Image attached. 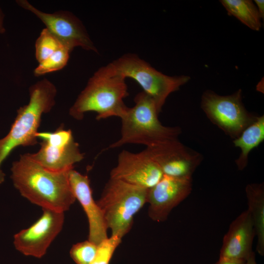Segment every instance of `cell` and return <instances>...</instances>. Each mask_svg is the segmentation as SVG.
Instances as JSON below:
<instances>
[{
    "mask_svg": "<svg viewBox=\"0 0 264 264\" xmlns=\"http://www.w3.org/2000/svg\"><path fill=\"white\" fill-rule=\"evenodd\" d=\"M98 245L88 240L72 245L70 256L76 264H90L96 255Z\"/></svg>",
    "mask_w": 264,
    "mask_h": 264,
    "instance_id": "cell-21",
    "label": "cell"
},
{
    "mask_svg": "<svg viewBox=\"0 0 264 264\" xmlns=\"http://www.w3.org/2000/svg\"><path fill=\"white\" fill-rule=\"evenodd\" d=\"M71 52L65 46L60 48L47 59L39 63L34 70V75L39 77L62 69L66 65Z\"/></svg>",
    "mask_w": 264,
    "mask_h": 264,
    "instance_id": "cell-19",
    "label": "cell"
},
{
    "mask_svg": "<svg viewBox=\"0 0 264 264\" xmlns=\"http://www.w3.org/2000/svg\"><path fill=\"white\" fill-rule=\"evenodd\" d=\"M118 236H111L98 245L97 251L90 264H110L113 254L121 242Z\"/></svg>",
    "mask_w": 264,
    "mask_h": 264,
    "instance_id": "cell-22",
    "label": "cell"
},
{
    "mask_svg": "<svg viewBox=\"0 0 264 264\" xmlns=\"http://www.w3.org/2000/svg\"><path fill=\"white\" fill-rule=\"evenodd\" d=\"M146 150L163 175L173 177H192L201 160L199 154L189 150L177 139L162 142Z\"/></svg>",
    "mask_w": 264,
    "mask_h": 264,
    "instance_id": "cell-13",
    "label": "cell"
},
{
    "mask_svg": "<svg viewBox=\"0 0 264 264\" xmlns=\"http://www.w3.org/2000/svg\"><path fill=\"white\" fill-rule=\"evenodd\" d=\"M248 208L257 237L256 250L264 255V188L263 184H250L245 188Z\"/></svg>",
    "mask_w": 264,
    "mask_h": 264,
    "instance_id": "cell-16",
    "label": "cell"
},
{
    "mask_svg": "<svg viewBox=\"0 0 264 264\" xmlns=\"http://www.w3.org/2000/svg\"><path fill=\"white\" fill-rule=\"evenodd\" d=\"M255 236L252 217L247 209L231 223L223 239L219 259L246 261L253 252Z\"/></svg>",
    "mask_w": 264,
    "mask_h": 264,
    "instance_id": "cell-15",
    "label": "cell"
},
{
    "mask_svg": "<svg viewBox=\"0 0 264 264\" xmlns=\"http://www.w3.org/2000/svg\"><path fill=\"white\" fill-rule=\"evenodd\" d=\"M264 140V116L256 117L233 141L236 147L241 150L236 163L240 170L247 165L248 156L250 151Z\"/></svg>",
    "mask_w": 264,
    "mask_h": 264,
    "instance_id": "cell-17",
    "label": "cell"
},
{
    "mask_svg": "<svg viewBox=\"0 0 264 264\" xmlns=\"http://www.w3.org/2000/svg\"><path fill=\"white\" fill-rule=\"evenodd\" d=\"M163 175L146 149L137 153L124 150L118 154L117 165L111 170L110 178L148 190L156 184Z\"/></svg>",
    "mask_w": 264,
    "mask_h": 264,
    "instance_id": "cell-11",
    "label": "cell"
},
{
    "mask_svg": "<svg viewBox=\"0 0 264 264\" xmlns=\"http://www.w3.org/2000/svg\"><path fill=\"white\" fill-rule=\"evenodd\" d=\"M192 177H176L163 175L160 180L148 189V215L153 220H166L170 212L191 193Z\"/></svg>",
    "mask_w": 264,
    "mask_h": 264,
    "instance_id": "cell-12",
    "label": "cell"
},
{
    "mask_svg": "<svg viewBox=\"0 0 264 264\" xmlns=\"http://www.w3.org/2000/svg\"><path fill=\"white\" fill-rule=\"evenodd\" d=\"M201 106L209 118L231 136L238 137L254 120L244 107L239 90L228 96L206 91Z\"/></svg>",
    "mask_w": 264,
    "mask_h": 264,
    "instance_id": "cell-9",
    "label": "cell"
},
{
    "mask_svg": "<svg viewBox=\"0 0 264 264\" xmlns=\"http://www.w3.org/2000/svg\"><path fill=\"white\" fill-rule=\"evenodd\" d=\"M4 15L0 6V34L5 32L6 29L4 24Z\"/></svg>",
    "mask_w": 264,
    "mask_h": 264,
    "instance_id": "cell-25",
    "label": "cell"
},
{
    "mask_svg": "<svg viewBox=\"0 0 264 264\" xmlns=\"http://www.w3.org/2000/svg\"><path fill=\"white\" fill-rule=\"evenodd\" d=\"M43 214L32 225L14 236L17 250L25 256L43 257L62 229L64 213L43 209Z\"/></svg>",
    "mask_w": 264,
    "mask_h": 264,
    "instance_id": "cell-10",
    "label": "cell"
},
{
    "mask_svg": "<svg viewBox=\"0 0 264 264\" xmlns=\"http://www.w3.org/2000/svg\"><path fill=\"white\" fill-rule=\"evenodd\" d=\"M228 15L233 16L249 28L259 31L261 18L257 7L250 0H221Z\"/></svg>",
    "mask_w": 264,
    "mask_h": 264,
    "instance_id": "cell-18",
    "label": "cell"
},
{
    "mask_svg": "<svg viewBox=\"0 0 264 264\" xmlns=\"http://www.w3.org/2000/svg\"><path fill=\"white\" fill-rule=\"evenodd\" d=\"M134 105L128 108L121 118L120 138L109 148H119L127 144H138L147 147L162 142L177 139L179 128L163 126L158 118V112L154 99L143 91L134 98Z\"/></svg>",
    "mask_w": 264,
    "mask_h": 264,
    "instance_id": "cell-4",
    "label": "cell"
},
{
    "mask_svg": "<svg viewBox=\"0 0 264 264\" xmlns=\"http://www.w3.org/2000/svg\"><path fill=\"white\" fill-rule=\"evenodd\" d=\"M114 74L136 81L154 101L158 113L172 92L188 82V76L166 75L134 54H126L106 65Z\"/></svg>",
    "mask_w": 264,
    "mask_h": 264,
    "instance_id": "cell-6",
    "label": "cell"
},
{
    "mask_svg": "<svg viewBox=\"0 0 264 264\" xmlns=\"http://www.w3.org/2000/svg\"><path fill=\"white\" fill-rule=\"evenodd\" d=\"M38 138L42 141L36 153L31 157L44 168L54 172H67L74 165L84 159L78 144L70 130L61 126L53 132H38Z\"/></svg>",
    "mask_w": 264,
    "mask_h": 264,
    "instance_id": "cell-7",
    "label": "cell"
},
{
    "mask_svg": "<svg viewBox=\"0 0 264 264\" xmlns=\"http://www.w3.org/2000/svg\"><path fill=\"white\" fill-rule=\"evenodd\" d=\"M256 6L257 7L260 17L261 19L264 18V0H255Z\"/></svg>",
    "mask_w": 264,
    "mask_h": 264,
    "instance_id": "cell-23",
    "label": "cell"
},
{
    "mask_svg": "<svg viewBox=\"0 0 264 264\" xmlns=\"http://www.w3.org/2000/svg\"><path fill=\"white\" fill-rule=\"evenodd\" d=\"M69 184L76 198L82 206L88 222V240L96 245L107 239V228L102 212L93 199L88 176L72 169L68 172Z\"/></svg>",
    "mask_w": 264,
    "mask_h": 264,
    "instance_id": "cell-14",
    "label": "cell"
},
{
    "mask_svg": "<svg viewBox=\"0 0 264 264\" xmlns=\"http://www.w3.org/2000/svg\"><path fill=\"white\" fill-rule=\"evenodd\" d=\"M245 261L244 260H220L215 264H245Z\"/></svg>",
    "mask_w": 264,
    "mask_h": 264,
    "instance_id": "cell-24",
    "label": "cell"
},
{
    "mask_svg": "<svg viewBox=\"0 0 264 264\" xmlns=\"http://www.w3.org/2000/svg\"><path fill=\"white\" fill-rule=\"evenodd\" d=\"M63 46H65L48 29L44 28L36 41V59L39 63Z\"/></svg>",
    "mask_w": 264,
    "mask_h": 264,
    "instance_id": "cell-20",
    "label": "cell"
},
{
    "mask_svg": "<svg viewBox=\"0 0 264 264\" xmlns=\"http://www.w3.org/2000/svg\"><path fill=\"white\" fill-rule=\"evenodd\" d=\"M16 2L19 6L40 19L45 28L70 51L76 47H80L97 52L82 22L72 13L63 10L48 13L41 11L26 0H18Z\"/></svg>",
    "mask_w": 264,
    "mask_h": 264,
    "instance_id": "cell-8",
    "label": "cell"
},
{
    "mask_svg": "<svg viewBox=\"0 0 264 264\" xmlns=\"http://www.w3.org/2000/svg\"><path fill=\"white\" fill-rule=\"evenodd\" d=\"M245 264H257L255 259V254L253 251L246 260Z\"/></svg>",
    "mask_w": 264,
    "mask_h": 264,
    "instance_id": "cell-26",
    "label": "cell"
},
{
    "mask_svg": "<svg viewBox=\"0 0 264 264\" xmlns=\"http://www.w3.org/2000/svg\"><path fill=\"white\" fill-rule=\"evenodd\" d=\"M11 178L21 195L42 209L64 213L76 198L71 189L68 172L49 170L36 162L30 154L20 155L12 163Z\"/></svg>",
    "mask_w": 264,
    "mask_h": 264,
    "instance_id": "cell-1",
    "label": "cell"
},
{
    "mask_svg": "<svg viewBox=\"0 0 264 264\" xmlns=\"http://www.w3.org/2000/svg\"><path fill=\"white\" fill-rule=\"evenodd\" d=\"M128 95L125 78L114 74L105 66L89 78L69 114L78 120L83 119L85 113L89 111L97 113V120L113 116L121 118L128 108L123 102Z\"/></svg>",
    "mask_w": 264,
    "mask_h": 264,
    "instance_id": "cell-3",
    "label": "cell"
},
{
    "mask_svg": "<svg viewBox=\"0 0 264 264\" xmlns=\"http://www.w3.org/2000/svg\"><path fill=\"white\" fill-rule=\"evenodd\" d=\"M148 189L110 178L100 198V208L111 236L121 238L132 227L134 215L147 202Z\"/></svg>",
    "mask_w": 264,
    "mask_h": 264,
    "instance_id": "cell-5",
    "label": "cell"
},
{
    "mask_svg": "<svg viewBox=\"0 0 264 264\" xmlns=\"http://www.w3.org/2000/svg\"><path fill=\"white\" fill-rule=\"evenodd\" d=\"M29 93L28 103L19 109L9 132L0 139V185L5 179L1 169L3 161L16 148L38 143L37 134L42 116L49 112L55 104L56 88L46 78L32 85Z\"/></svg>",
    "mask_w": 264,
    "mask_h": 264,
    "instance_id": "cell-2",
    "label": "cell"
}]
</instances>
